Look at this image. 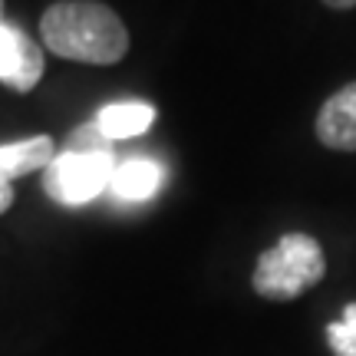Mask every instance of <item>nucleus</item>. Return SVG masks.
<instances>
[{
	"instance_id": "nucleus-1",
	"label": "nucleus",
	"mask_w": 356,
	"mask_h": 356,
	"mask_svg": "<svg viewBox=\"0 0 356 356\" xmlns=\"http://www.w3.org/2000/svg\"><path fill=\"white\" fill-rule=\"evenodd\" d=\"M43 47L73 63L113 66L129 53L122 17L99 0H56L40 17Z\"/></svg>"
},
{
	"instance_id": "nucleus-2",
	"label": "nucleus",
	"mask_w": 356,
	"mask_h": 356,
	"mask_svg": "<svg viewBox=\"0 0 356 356\" xmlns=\"http://www.w3.org/2000/svg\"><path fill=\"white\" fill-rule=\"evenodd\" d=\"M113 172V142L102 139L99 129L89 122V126L76 129L70 145L63 152H56V159L43 168V188L53 202L66 204V208H79L109 188Z\"/></svg>"
},
{
	"instance_id": "nucleus-3",
	"label": "nucleus",
	"mask_w": 356,
	"mask_h": 356,
	"mask_svg": "<svg viewBox=\"0 0 356 356\" xmlns=\"http://www.w3.org/2000/svg\"><path fill=\"white\" fill-rule=\"evenodd\" d=\"M323 274H327V254H323L320 241L304 231H293L257 257L251 287L264 300L287 304V300H297L300 293H307L310 287H317Z\"/></svg>"
},
{
	"instance_id": "nucleus-4",
	"label": "nucleus",
	"mask_w": 356,
	"mask_h": 356,
	"mask_svg": "<svg viewBox=\"0 0 356 356\" xmlns=\"http://www.w3.org/2000/svg\"><path fill=\"white\" fill-rule=\"evenodd\" d=\"M43 79V50L20 26L0 20V83L13 92H33Z\"/></svg>"
},
{
	"instance_id": "nucleus-5",
	"label": "nucleus",
	"mask_w": 356,
	"mask_h": 356,
	"mask_svg": "<svg viewBox=\"0 0 356 356\" xmlns=\"http://www.w3.org/2000/svg\"><path fill=\"white\" fill-rule=\"evenodd\" d=\"M314 132L320 145H327L333 152H356V79L340 86L320 106Z\"/></svg>"
},
{
	"instance_id": "nucleus-6",
	"label": "nucleus",
	"mask_w": 356,
	"mask_h": 356,
	"mask_svg": "<svg viewBox=\"0 0 356 356\" xmlns=\"http://www.w3.org/2000/svg\"><path fill=\"white\" fill-rule=\"evenodd\" d=\"M155 122V106L145 99H122V102H109L102 106L92 126L99 129L102 139H132V136H142L149 132Z\"/></svg>"
},
{
	"instance_id": "nucleus-7",
	"label": "nucleus",
	"mask_w": 356,
	"mask_h": 356,
	"mask_svg": "<svg viewBox=\"0 0 356 356\" xmlns=\"http://www.w3.org/2000/svg\"><path fill=\"white\" fill-rule=\"evenodd\" d=\"M162 181H165V168L152 159L136 155V159H126V162L115 165L109 191L122 202H149L152 195H159Z\"/></svg>"
},
{
	"instance_id": "nucleus-8",
	"label": "nucleus",
	"mask_w": 356,
	"mask_h": 356,
	"mask_svg": "<svg viewBox=\"0 0 356 356\" xmlns=\"http://www.w3.org/2000/svg\"><path fill=\"white\" fill-rule=\"evenodd\" d=\"M53 159H56V142L50 136L7 142V145H0V181H13V178L37 172V168H47Z\"/></svg>"
},
{
	"instance_id": "nucleus-9",
	"label": "nucleus",
	"mask_w": 356,
	"mask_h": 356,
	"mask_svg": "<svg viewBox=\"0 0 356 356\" xmlns=\"http://www.w3.org/2000/svg\"><path fill=\"white\" fill-rule=\"evenodd\" d=\"M327 343L333 356H356V300L343 307L340 320L327 327Z\"/></svg>"
},
{
	"instance_id": "nucleus-10",
	"label": "nucleus",
	"mask_w": 356,
	"mask_h": 356,
	"mask_svg": "<svg viewBox=\"0 0 356 356\" xmlns=\"http://www.w3.org/2000/svg\"><path fill=\"white\" fill-rule=\"evenodd\" d=\"M10 204H13V185L10 181H0V215H3Z\"/></svg>"
},
{
	"instance_id": "nucleus-11",
	"label": "nucleus",
	"mask_w": 356,
	"mask_h": 356,
	"mask_svg": "<svg viewBox=\"0 0 356 356\" xmlns=\"http://www.w3.org/2000/svg\"><path fill=\"white\" fill-rule=\"evenodd\" d=\"M327 7H333V10H350V7H356V0H323Z\"/></svg>"
},
{
	"instance_id": "nucleus-12",
	"label": "nucleus",
	"mask_w": 356,
	"mask_h": 356,
	"mask_svg": "<svg viewBox=\"0 0 356 356\" xmlns=\"http://www.w3.org/2000/svg\"><path fill=\"white\" fill-rule=\"evenodd\" d=\"M0 20H3V0H0Z\"/></svg>"
}]
</instances>
